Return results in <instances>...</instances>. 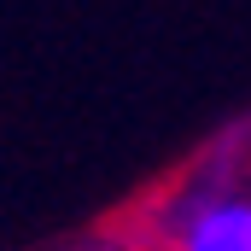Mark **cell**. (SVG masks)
Returning <instances> with one entry per match:
<instances>
[{
	"instance_id": "cell-1",
	"label": "cell",
	"mask_w": 251,
	"mask_h": 251,
	"mask_svg": "<svg viewBox=\"0 0 251 251\" xmlns=\"http://www.w3.org/2000/svg\"><path fill=\"white\" fill-rule=\"evenodd\" d=\"M170 251H251V199L246 193H204L187 199L170 222Z\"/></svg>"
}]
</instances>
